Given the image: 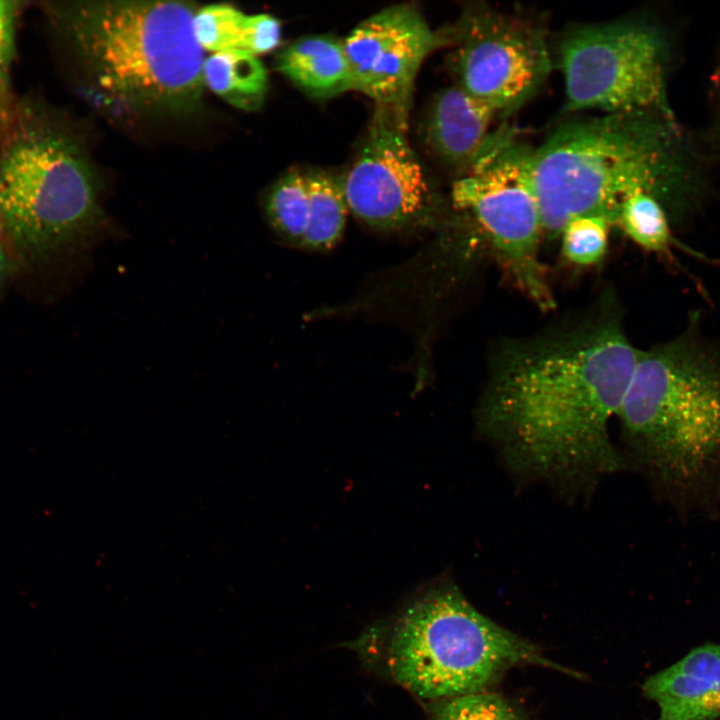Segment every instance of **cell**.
<instances>
[{
  "mask_svg": "<svg viewBox=\"0 0 720 720\" xmlns=\"http://www.w3.org/2000/svg\"><path fill=\"white\" fill-rule=\"evenodd\" d=\"M434 720H527L503 696L480 691L437 702Z\"/></svg>",
  "mask_w": 720,
  "mask_h": 720,
  "instance_id": "44dd1931",
  "label": "cell"
},
{
  "mask_svg": "<svg viewBox=\"0 0 720 720\" xmlns=\"http://www.w3.org/2000/svg\"><path fill=\"white\" fill-rule=\"evenodd\" d=\"M247 15L229 4H210L197 9L193 31L203 50L212 53L241 49Z\"/></svg>",
  "mask_w": 720,
  "mask_h": 720,
  "instance_id": "d6986e66",
  "label": "cell"
},
{
  "mask_svg": "<svg viewBox=\"0 0 720 720\" xmlns=\"http://www.w3.org/2000/svg\"><path fill=\"white\" fill-rule=\"evenodd\" d=\"M719 89H720V77H719Z\"/></svg>",
  "mask_w": 720,
  "mask_h": 720,
  "instance_id": "d4e9b609",
  "label": "cell"
},
{
  "mask_svg": "<svg viewBox=\"0 0 720 720\" xmlns=\"http://www.w3.org/2000/svg\"><path fill=\"white\" fill-rule=\"evenodd\" d=\"M281 42V24L269 14L247 15L241 43V50L255 56L268 53Z\"/></svg>",
  "mask_w": 720,
  "mask_h": 720,
  "instance_id": "7402d4cb",
  "label": "cell"
},
{
  "mask_svg": "<svg viewBox=\"0 0 720 720\" xmlns=\"http://www.w3.org/2000/svg\"><path fill=\"white\" fill-rule=\"evenodd\" d=\"M1 266H2V257H1V254H0V269H1Z\"/></svg>",
  "mask_w": 720,
  "mask_h": 720,
  "instance_id": "cb8c5ba5",
  "label": "cell"
},
{
  "mask_svg": "<svg viewBox=\"0 0 720 720\" xmlns=\"http://www.w3.org/2000/svg\"><path fill=\"white\" fill-rule=\"evenodd\" d=\"M611 225L609 219L599 215H582L570 219L560 234L563 255L576 265L599 263L606 254Z\"/></svg>",
  "mask_w": 720,
  "mask_h": 720,
  "instance_id": "ffe728a7",
  "label": "cell"
},
{
  "mask_svg": "<svg viewBox=\"0 0 720 720\" xmlns=\"http://www.w3.org/2000/svg\"><path fill=\"white\" fill-rule=\"evenodd\" d=\"M265 214L272 229L284 240L302 246L309 217L307 175L291 170L269 190Z\"/></svg>",
  "mask_w": 720,
  "mask_h": 720,
  "instance_id": "ac0fdd59",
  "label": "cell"
},
{
  "mask_svg": "<svg viewBox=\"0 0 720 720\" xmlns=\"http://www.w3.org/2000/svg\"><path fill=\"white\" fill-rule=\"evenodd\" d=\"M498 116L492 106L459 86L445 88L435 97L428 114L426 141L444 163L467 168Z\"/></svg>",
  "mask_w": 720,
  "mask_h": 720,
  "instance_id": "4fadbf2b",
  "label": "cell"
},
{
  "mask_svg": "<svg viewBox=\"0 0 720 720\" xmlns=\"http://www.w3.org/2000/svg\"><path fill=\"white\" fill-rule=\"evenodd\" d=\"M13 7L0 0V80L8 65L13 42Z\"/></svg>",
  "mask_w": 720,
  "mask_h": 720,
  "instance_id": "603a6c76",
  "label": "cell"
},
{
  "mask_svg": "<svg viewBox=\"0 0 720 720\" xmlns=\"http://www.w3.org/2000/svg\"><path fill=\"white\" fill-rule=\"evenodd\" d=\"M616 224L632 241L648 251L671 255L674 246L682 247L673 235L669 213L647 192H635L622 200Z\"/></svg>",
  "mask_w": 720,
  "mask_h": 720,
  "instance_id": "e0dca14e",
  "label": "cell"
},
{
  "mask_svg": "<svg viewBox=\"0 0 720 720\" xmlns=\"http://www.w3.org/2000/svg\"><path fill=\"white\" fill-rule=\"evenodd\" d=\"M455 32L451 67L456 85L499 116L534 96L551 70L544 29L522 16L478 6Z\"/></svg>",
  "mask_w": 720,
  "mask_h": 720,
  "instance_id": "9c48e42d",
  "label": "cell"
},
{
  "mask_svg": "<svg viewBox=\"0 0 720 720\" xmlns=\"http://www.w3.org/2000/svg\"><path fill=\"white\" fill-rule=\"evenodd\" d=\"M669 51L665 33L645 20L573 28L559 47L565 109L672 114L666 94Z\"/></svg>",
  "mask_w": 720,
  "mask_h": 720,
  "instance_id": "ba28073f",
  "label": "cell"
},
{
  "mask_svg": "<svg viewBox=\"0 0 720 720\" xmlns=\"http://www.w3.org/2000/svg\"><path fill=\"white\" fill-rule=\"evenodd\" d=\"M533 150L518 142L511 130L490 134L467 174L453 184L451 196L454 206L469 212L479 224L514 284L545 310L554 303L538 254L544 228L534 186Z\"/></svg>",
  "mask_w": 720,
  "mask_h": 720,
  "instance_id": "52a82bcc",
  "label": "cell"
},
{
  "mask_svg": "<svg viewBox=\"0 0 720 720\" xmlns=\"http://www.w3.org/2000/svg\"><path fill=\"white\" fill-rule=\"evenodd\" d=\"M534 186L544 233L560 236L577 216L617 222L622 200L643 191L671 220L695 204L697 176L672 114L607 113L560 124L533 150Z\"/></svg>",
  "mask_w": 720,
  "mask_h": 720,
  "instance_id": "7a4b0ae2",
  "label": "cell"
},
{
  "mask_svg": "<svg viewBox=\"0 0 720 720\" xmlns=\"http://www.w3.org/2000/svg\"><path fill=\"white\" fill-rule=\"evenodd\" d=\"M277 69L295 86L316 98L353 89L343 42L328 35L295 40L277 56Z\"/></svg>",
  "mask_w": 720,
  "mask_h": 720,
  "instance_id": "5bb4252c",
  "label": "cell"
},
{
  "mask_svg": "<svg viewBox=\"0 0 720 720\" xmlns=\"http://www.w3.org/2000/svg\"><path fill=\"white\" fill-rule=\"evenodd\" d=\"M0 221L22 248L43 252L105 229L97 179L79 142L53 123H24L0 155Z\"/></svg>",
  "mask_w": 720,
  "mask_h": 720,
  "instance_id": "8992f818",
  "label": "cell"
},
{
  "mask_svg": "<svg viewBox=\"0 0 720 720\" xmlns=\"http://www.w3.org/2000/svg\"><path fill=\"white\" fill-rule=\"evenodd\" d=\"M383 654L395 682L436 702L485 691L516 665L574 674L477 611L448 583L426 589L401 609L386 628Z\"/></svg>",
  "mask_w": 720,
  "mask_h": 720,
  "instance_id": "5b68a950",
  "label": "cell"
},
{
  "mask_svg": "<svg viewBox=\"0 0 720 720\" xmlns=\"http://www.w3.org/2000/svg\"><path fill=\"white\" fill-rule=\"evenodd\" d=\"M203 80L213 93L244 111L259 109L268 89L263 63L241 49L217 52L205 58Z\"/></svg>",
  "mask_w": 720,
  "mask_h": 720,
  "instance_id": "9a60e30c",
  "label": "cell"
},
{
  "mask_svg": "<svg viewBox=\"0 0 720 720\" xmlns=\"http://www.w3.org/2000/svg\"><path fill=\"white\" fill-rule=\"evenodd\" d=\"M617 416L636 459L681 512L720 501V351L696 328L639 350Z\"/></svg>",
  "mask_w": 720,
  "mask_h": 720,
  "instance_id": "3957f363",
  "label": "cell"
},
{
  "mask_svg": "<svg viewBox=\"0 0 720 720\" xmlns=\"http://www.w3.org/2000/svg\"><path fill=\"white\" fill-rule=\"evenodd\" d=\"M445 40L413 5L398 4L371 15L342 41L353 89L379 105L407 109L422 62Z\"/></svg>",
  "mask_w": 720,
  "mask_h": 720,
  "instance_id": "8fae6325",
  "label": "cell"
},
{
  "mask_svg": "<svg viewBox=\"0 0 720 720\" xmlns=\"http://www.w3.org/2000/svg\"><path fill=\"white\" fill-rule=\"evenodd\" d=\"M638 354L610 313L504 344L491 362L480 427L523 474L576 484L614 472L621 458L609 423Z\"/></svg>",
  "mask_w": 720,
  "mask_h": 720,
  "instance_id": "6da1fadb",
  "label": "cell"
},
{
  "mask_svg": "<svg viewBox=\"0 0 720 720\" xmlns=\"http://www.w3.org/2000/svg\"><path fill=\"white\" fill-rule=\"evenodd\" d=\"M309 217L302 247L328 250L341 238L348 214V204L341 181L325 172L307 175Z\"/></svg>",
  "mask_w": 720,
  "mask_h": 720,
  "instance_id": "2e32d148",
  "label": "cell"
},
{
  "mask_svg": "<svg viewBox=\"0 0 720 720\" xmlns=\"http://www.w3.org/2000/svg\"><path fill=\"white\" fill-rule=\"evenodd\" d=\"M644 695L659 710L656 720L720 718V643H705L648 677Z\"/></svg>",
  "mask_w": 720,
  "mask_h": 720,
  "instance_id": "7c38bea8",
  "label": "cell"
},
{
  "mask_svg": "<svg viewBox=\"0 0 720 720\" xmlns=\"http://www.w3.org/2000/svg\"><path fill=\"white\" fill-rule=\"evenodd\" d=\"M92 91L110 107L144 116L199 112L204 50L196 7L175 0H96L55 8Z\"/></svg>",
  "mask_w": 720,
  "mask_h": 720,
  "instance_id": "277c9868",
  "label": "cell"
},
{
  "mask_svg": "<svg viewBox=\"0 0 720 720\" xmlns=\"http://www.w3.org/2000/svg\"><path fill=\"white\" fill-rule=\"evenodd\" d=\"M406 113L378 104L363 146L341 181L349 210L377 229L404 227L428 205L426 177L406 137Z\"/></svg>",
  "mask_w": 720,
  "mask_h": 720,
  "instance_id": "30bf717a",
  "label": "cell"
}]
</instances>
